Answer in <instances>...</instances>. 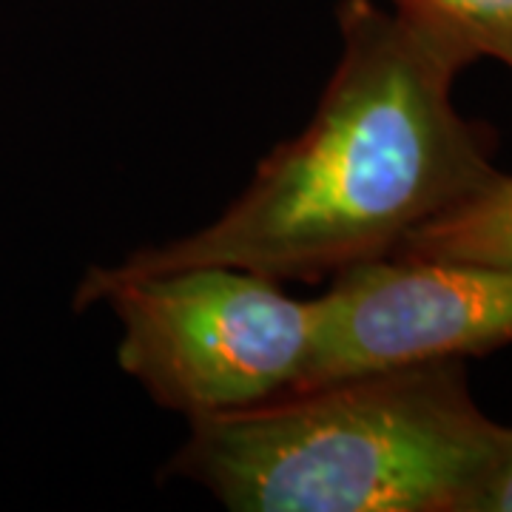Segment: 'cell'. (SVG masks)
Returning <instances> with one entry per match:
<instances>
[{"mask_svg":"<svg viewBox=\"0 0 512 512\" xmlns=\"http://www.w3.org/2000/svg\"><path fill=\"white\" fill-rule=\"evenodd\" d=\"M339 35L342 55L311 123L259 163L217 220L89 274L234 265L319 282L393 254L493 177L487 134L453 103V83L476 57L370 0L339 3Z\"/></svg>","mask_w":512,"mask_h":512,"instance_id":"obj_1","label":"cell"},{"mask_svg":"<svg viewBox=\"0 0 512 512\" xmlns=\"http://www.w3.org/2000/svg\"><path fill=\"white\" fill-rule=\"evenodd\" d=\"M510 441L447 359L191 416L168 476L237 512H476Z\"/></svg>","mask_w":512,"mask_h":512,"instance_id":"obj_2","label":"cell"},{"mask_svg":"<svg viewBox=\"0 0 512 512\" xmlns=\"http://www.w3.org/2000/svg\"><path fill=\"white\" fill-rule=\"evenodd\" d=\"M97 302L120 319V367L185 419L288 393L311 353L313 299H296L282 282L234 265L128 279L86 274L74 308Z\"/></svg>","mask_w":512,"mask_h":512,"instance_id":"obj_3","label":"cell"},{"mask_svg":"<svg viewBox=\"0 0 512 512\" xmlns=\"http://www.w3.org/2000/svg\"><path fill=\"white\" fill-rule=\"evenodd\" d=\"M330 279L293 390L512 345V268L387 254Z\"/></svg>","mask_w":512,"mask_h":512,"instance_id":"obj_4","label":"cell"},{"mask_svg":"<svg viewBox=\"0 0 512 512\" xmlns=\"http://www.w3.org/2000/svg\"><path fill=\"white\" fill-rule=\"evenodd\" d=\"M393 254L512 268V177L495 171L473 194L413 228Z\"/></svg>","mask_w":512,"mask_h":512,"instance_id":"obj_5","label":"cell"},{"mask_svg":"<svg viewBox=\"0 0 512 512\" xmlns=\"http://www.w3.org/2000/svg\"><path fill=\"white\" fill-rule=\"evenodd\" d=\"M396 12L512 72V0H393Z\"/></svg>","mask_w":512,"mask_h":512,"instance_id":"obj_6","label":"cell"},{"mask_svg":"<svg viewBox=\"0 0 512 512\" xmlns=\"http://www.w3.org/2000/svg\"><path fill=\"white\" fill-rule=\"evenodd\" d=\"M476 512H512V441L507 456L498 464L495 476L481 495Z\"/></svg>","mask_w":512,"mask_h":512,"instance_id":"obj_7","label":"cell"}]
</instances>
